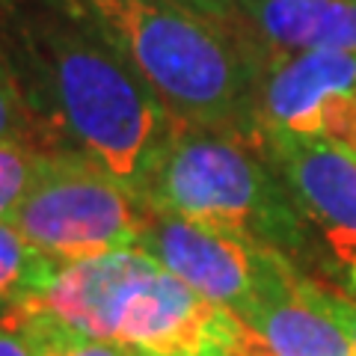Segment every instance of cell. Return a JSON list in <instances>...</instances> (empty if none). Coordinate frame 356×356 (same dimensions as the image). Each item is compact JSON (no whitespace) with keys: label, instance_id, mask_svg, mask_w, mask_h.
Instances as JSON below:
<instances>
[{"label":"cell","instance_id":"1","mask_svg":"<svg viewBox=\"0 0 356 356\" xmlns=\"http://www.w3.org/2000/svg\"><path fill=\"white\" fill-rule=\"evenodd\" d=\"M15 309L44 312L146 356H270L235 312L211 303L137 247L60 264L44 291Z\"/></svg>","mask_w":356,"mask_h":356},{"label":"cell","instance_id":"6","mask_svg":"<svg viewBox=\"0 0 356 356\" xmlns=\"http://www.w3.org/2000/svg\"><path fill=\"white\" fill-rule=\"evenodd\" d=\"M252 143L285 184L330 273L356 291V152L297 134L255 128Z\"/></svg>","mask_w":356,"mask_h":356},{"label":"cell","instance_id":"3","mask_svg":"<svg viewBox=\"0 0 356 356\" xmlns=\"http://www.w3.org/2000/svg\"><path fill=\"white\" fill-rule=\"evenodd\" d=\"M140 199L152 211L232 232L291 259L312 247L285 184L243 134L175 122Z\"/></svg>","mask_w":356,"mask_h":356},{"label":"cell","instance_id":"7","mask_svg":"<svg viewBox=\"0 0 356 356\" xmlns=\"http://www.w3.org/2000/svg\"><path fill=\"white\" fill-rule=\"evenodd\" d=\"M259 125L356 152V51L267 54Z\"/></svg>","mask_w":356,"mask_h":356},{"label":"cell","instance_id":"12","mask_svg":"<svg viewBox=\"0 0 356 356\" xmlns=\"http://www.w3.org/2000/svg\"><path fill=\"white\" fill-rule=\"evenodd\" d=\"M13 318L24 327L36 356H146L134 348H125V344L86 336V332L63 324V321L44 315V312L15 309Z\"/></svg>","mask_w":356,"mask_h":356},{"label":"cell","instance_id":"15","mask_svg":"<svg viewBox=\"0 0 356 356\" xmlns=\"http://www.w3.org/2000/svg\"><path fill=\"white\" fill-rule=\"evenodd\" d=\"M181 3L199 9L205 15L226 18V21H243L247 24V6L250 0H181Z\"/></svg>","mask_w":356,"mask_h":356},{"label":"cell","instance_id":"9","mask_svg":"<svg viewBox=\"0 0 356 356\" xmlns=\"http://www.w3.org/2000/svg\"><path fill=\"white\" fill-rule=\"evenodd\" d=\"M241 321L270 356H356L353 339L327 306V288L312 282L291 255L273 261Z\"/></svg>","mask_w":356,"mask_h":356},{"label":"cell","instance_id":"17","mask_svg":"<svg viewBox=\"0 0 356 356\" xmlns=\"http://www.w3.org/2000/svg\"><path fill=\"white\" fill-rule=\"evenodd\" d=\"M327 306H330L332 315H336L339 324L344 327V332H348V336L353 339V344H356V297L330 291L327 288Z\"/></svg>","mask_w":356,"mask_h":356},{"label":"cell","instance_id":"8","mask_svg":"<svg viewBox=\"0 0 356 356\" xmlns=\"http://www.w3.org/2000/svg\"><path fill=\"white\" fill-rule=\"evenodd\" d=\"M137 250L149 252L154 261L187 282L193 291L235 312L238 318H243V312L255 303L273 261L285 255L264 243L232 235V232L211 229L152 208Z\"/></svg>","mask_w":356,"mask_h":356},{"label":"cell","instance_id":"2","mask_svg":"<svg viewBox=\"0 0 356 356\" xmlns=\"http://www.w3.org/2000/svg\"><path fill=\"white\" fill-rule=\"evenodd\" d=\"M95 24L134 63L175 122L252 140L264 60L243 21L181 0H86Z\"/></svg>","mask_w":356,"mask_h":356},{"label":"cell","instance_id":"5","mask_svg":"<svg viewBox=\"0 0 356 356\" xmlns=\"http://www.w3.org/2000/svg\"><path fill=\"white\" fill-rule=\"evenodd\" d=\"M9 222L51 261L74 264L137 247L149 205L83 152L51 149Z\"/></svg>","mask_w":356,"mask_h":356},{"label":"cell","instance_id":"16","mask_svg":"<svg viewBox=\"0 0 356 356\" xmlns=\"http://www.w3.org/2000/svg\"><path fill=\"white\" fill-rule=\"evenodd\" d=\"M0 356H36L24 327H21L15 318L0 324Z\"/></svg>","mask_w":356,"mask_h":356},{"label":"cell","instance_id":"4","mask_svg":"<svg viewBox=\"0 0 356 356\" xmlns=\"http://www.w3.org/2000/svg\"><path fill=\"white\" fill-rule=\"evenodd\" d=\"M48 77L74 149L140 193L175 131L146 77L95 21L51 33Z\"/></svg>","mask_w":356,"mask_h":356},{"label":"cell","instance_id":"18","mask_svg":"<svg viewBox=\"0 0 356 356\" xmlns=\"http://www.w3.org/2000/svg\"><path fill=\"white\" fill-rule=\"evenodd\" d=\"M13 312H15V303H13V300H3V297H0V324L13 318Z\"/></svg>","mask_w":356,"mask_h":356},{"label":"cell","instance_id":"14","mask_svg":"<svg viewBox=\"0 0 356 356\" xmlns=\"http://www.w3.org/2000/svg\"><path fill=\"white\" fill-rule=\"evenodd\" d=\"M48 161V149L0 143V220H9L13 211L24 202L30 187Z\"/></svg>","mask_w":356,"mask_h":356},{"label":"cell","instance_id":"10","mask_svg":"<svg viewBox=\"0 0 356 356\" xmlns=\"http://www.w3.org/2000/svg\"><path fill=\"white\" fill-rule=\"evenodd\" d=\"M247 24H255L270 54L356 51V0H250Z\"/></svg>","mask_w":356,"mask_h":356},{"label":"cell","instance_id":"13","mask_svg":"<svg viewBox=\"0 0 356 356\" xmlns=\"http://www.w3.org/2000/svg\"><path fill=\"white\" fill-rule=\"evenodd\" d=\"M51 131L39 116L36 104L30 102L27 89L21 86L18 74L0 57V143H21L36 149H57L48 140Z\"/></svg>","mask_w":356,"mask_h":356},{"label":"cell","instance_id":"11","mask_svg":"<svg viewBox=\"0 0 356 356\" xmlns=\"http://www.w3.org/2000/svg\"><path fill=\"white\" fill-rule=\"evenodd\" d=\"M57 261H51L9 220H0V297L15 306L39 297L51 276L57 273Z\"/></svg>","mask_w":356,"mask_h":356}]
</instances>
